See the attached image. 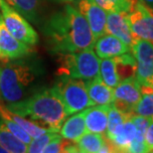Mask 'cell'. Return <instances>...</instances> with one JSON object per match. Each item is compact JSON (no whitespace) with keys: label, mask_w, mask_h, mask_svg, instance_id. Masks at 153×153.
Masks as SVG:
<instances>
[{"label":"cell","mask_w":153,"mask_h":153,"mask_svg":"<svg viewBox=\"0 0 153 153\" xmlns=\"http://www.w3.org/2000/svg\"><path fill=\"white\" fill-rule=\"evenodd\" d=\"M40 27L52 54L93 49L96 41L85 18L71 3L46 18Z\"/></svg>","instance_id":"1"},{"label":"cell","mask_w":153,"mask_h":153,"mask_svg":"<svg viewBox=\"0 0 153 153\" xmlns=\"http://www.w3.org/2000/svg\"><path fill=\"white\" fill-rule=\"evenodd\" d=\"M28 57L15 60L0 58V102H17L39 90L38 81L44 70L39 61Z\"/></svg>","instance_id":"2"},{"label":"cell","mask_w":153,"mask_h":153,"mask_svg":"<svg viewBox=\"0 0 153 153\" xmlns=\"http://www.w3.org/2000/svg\"><path fill=\"white\" fill-rule=\"evenodd\" d=\"M5 105L14 114L56 132H59L63 122L69 116L55 85L39 88L24 100Z\"/></svg>","instance_id":"3"},{"label":"cell","mask_w":153,"mask_h":153,"mask_svg":"<svg viewBox=\"0 0 153 153\" xmlns=\"http://www.w3.org/2000/svg\"><path fill=\"white\" fill-rule=\"evenodd\" d=\"M59 68L56 75L58 76L79 79L82 81L99 76L100 58L94 49H87L74 53L59 55Z\"/></svg>","instance_id":"4"},{"label":"cell","mask_w":153,"mask_h":153,"mask_svg":"<svg viewBox=\"0 0 153 153\" xmlns=\"http://www.w3.org/2000/svg\"><path fill=\"white\" fill-rule=\"evenodd\" d=\"M55 87L63 100L68 115L94 105L88 97L85 82L82 79L59 76Z\"/></svg>","instance_id":"5"},{"label":"cell","mask_w":153,"mask_h":153,"mask_svg":"<svg viewBox=\"0 0 153 153\" xmlns=\"http://www.w3.org/2000/svg\"><path fill=\"white\" fill-rule=\"evenodd\" d=\"M0 13L5 26L15 38L33 47L37 45L39 35L36 30L23 15L15 10L5 0H0Z\"/></svg>","instance_id":"6"},{"label":"cell","mask_w":153,"mask_h":153,"mask_svg":"<svg viewBox=\"0 0 153 153\" xmlns=\"http://www.w3.org/2000/svg\"><path fill=\"white\" fill-rule=\"evenodd\" d=\"M131 53L136 61L135 79L139 85L153 87V44L142 39L134 40Z\"/></svg>","instance_id":"7"},{"label":"cell","mask_w":153,"mask_h":153,"mask_svg":"<svg viewBox=\"0 0 153 153\" xmlns=\"http://www.w3.org/2000/svg\"><path fill=\"white\" fill-rule=\"evenodd\" d=\"M126 17L133 37L153 44V9L137 0Z\"/></svg>","instance_id":"8"},{"label":"cell","mask_w":153,"mask_h":153,"mask_svg":"<svg viewBox=\"0 0 153 153\" xmlns=\"http://www.w3.org/2000/svg\"><path fill=\"white\" fill-rule=\"evenodd\" d=\"M114 96L111 105L125 114H133V109L141 97L140 85L135 76L119 82L114 88Z\"/></svg>","instance_id":"9"},{"label":"cell","mask_w":153,"mask_h":153,"mask_svg":"<svg viewBox=\"0 0 153 153\" xmlns=\"http://www.w3.org/2000/svg\"><path fill=\"white\" fill-rule=\"evenodd\" d=\"M75 7L85 18L90 25L94 39L105 34L108 12L97 4L94 0H76Z\"/></svg>","instance_id":"10"},{"label":"cell","mask_w":153,"mask_h":153,"mask_svg":"<svg viewBox=\"0 0 153 153\" xmlns=\"http://www.w3.org/2000/svg\"><path fill=\"white\" fill-rule=\"evenodd\" d=\"M32 47L15 38L5 26L0 13V58L1 59L15 60L30 56Z\"/></svg>","instance_id":"11"},{"label":"cell","mask_w":153,"mask_h":153,"mask_svg":"<svg viewBox=\"0 0 153 153\" xmlns=\"http://www.w3.org/2000/svg\"><path fill=\"white\" fill-rule=\"evenodd\" d=\"M126 14L124 12H108L106 16L105 33L115 36L131 48L135 38L130 30Z\"/></svg>","instance_id":"12"},{"label":"cell","mask_w":153,"mask_h":153,"mask_svg":"<svg viewBox=\"0 0 153 153\" xmlns=\"http://www.w3.org/2000/svg\"><path fill=\"white\" fill-rule=\"evenodd\" d=\"M93 49L100 59L114 58L131 52V48L129 46L124 44L121 40L116 38L115 36L108 34V33L96 39Z\"/></svg>","instance_id":"13"},{"label":"cell","mask_w":153,"mask_h":153,"mask_svg":"<svg viewBox=\"0 0 153 153\" xmlns=\"http://www.w3.org/2000/svg\"><path fill=\"white\" fill-rule=\"evenodd\" d=\"M5 1L34 25L41 26V24L44 22V3L46 0H5Z\"/></svg>","instance_id":"14"},{"label":"cell","mask_w":153,"mask_h":153,"mask_svg":"<svg viewBox=\"0 0 153 153\" xmlns=\"http://www.w3.org/2000/svg\"><path fill=\"white\" fill-rule=\"evenodd\" d=\"M109 105H91L85 109V123L87 131L105 135Z\"/></svg>","instance_id":"15"},{"label":"cell","mask_w":153,"mask_h":153,"mask_svg":"<svg viewBox=\"0 0 153 153\" xmlns=\"http://www.w3.org/2000/svg\"><path fill=\"white\" fill-rule=\"evenodd\" d=\"M85 87L94 105H109L114 102V88L106 85L100 76L85 81Z\"/></svg>","instance_id":"16"},{"label":"cell","mask_w":153,"mask_h":153,"mask_svg":"<svg viewBox=\"0 0 153 153\" xmlns=\"http://www.w3.org/2000/svg\"><path fill=\"white\" fill-rule=\"evenodd\" d=\"M84 111L73 114L65 119L59 130V133L63 138L76 142L82 134L87 132Z\"/></svg>","instance_id":"17"},{"label":"cell","mask_w":153,"mask_h":153,"mask_svg":"<svg viewBox=\"0 0 153 153\" xmlns=\"http://www.w3.org/2000/svg\"><path fill=\"white\" fill-rule=\"evenodd\" d=\"M135 134L136 127L130 116L122 123L111 138L106 139L111 141L115 149V152H128L131 143L135 138Z\"/></svg>","instance_id":"18"},{"label":"cell","mask_w":153,"mask_h":153,"mask_svg":"<svg viewBox=\"0 0 153 153\" xmlns=\"http://www.w3.org/2000/svg\"><path fill=\"white\" fill-rule=\"evenodd\" d=\"M0 145L7 153H25L27 152V144L18 139L6 126L0 118Z\"/></svg>","instance_id":"19"},{"label":"cell","mask_w":153,"mask_h":153,"mask_svg":"<svg viewBox=\"0 0 153 153\" xmlns=\"http://www.w3.org/2000/svg\"><path fill=\"white\" fill-rule=\"evenodd\" d=\"M105 142V135L87 131L76 143L81 153H100Z\"/></svg>","instance_id":"20"},{"label":"cell","mask_w":153,"mask_h":153,"mask_svg":"<svg viewBox=\"0 0 153 153\" xmlns=\"http://www.w3.org/2000/svg\"><path fill=\"white\" fill-rule=\"evenodd\" d=\"M116 71L120 81L129 78H134L136 72V61L131 52L114 57Z\"/></svg>","instance_id":"21"},{"label":"cell","mask_w":153,"mask_h":153,"mask_svg":"<svg viewBox=\"0 0 153 153\" xmlns=\"http://www.w3.org/2000/svg\"><path fill=\"white\" fill-rule=\"evenodd\" d=\"M100 78L106 85L114 88L120 82L114 58H105L100 61Z\"/></svg>","instance_id":"22"},{"label":"cell","mask_w":153,"mask_h":153,"mask_svg":"<svg viewBox=\"0 0 153 153\" xmlns=\"http://www.w3.org/2000/svg\"><path fill=\"white\" fill-rule=\"evenodd\" d=\"M139 85L141 97L133 109V114L151 117L153 115V87Z\"/></svg>","instance_id":"23"},{"label":"cell","mask_w":153,"mask_h":153,"mask_svg":"<svg viewBox=\"0 0 153 153\" xmlns=\"http://www.w3.org/2000/svg\"><path fill=\"white\" fill-rule=\"evenodd\" d=\"M132 114H128L125 112L119 111L118 108H116L114 105H109L108 109V129L105 132L106 138H111L114 135V132L121 126L122 123L126 120L127 118H129Z\"/></svg>","instance_id":"24"},{"label":"cell","mask_w":153,"mask_h":153,"mask_svg":"<svg viewBox=\"0 0 153 153\" xmlns=\"http://www.w3.org/2000/svg\"><path fill=\"white\" fill-rule=\"evenodd\" d=\"M97 5L108 12H124L128 13L137 0H94Z\"/></svg>","instance_id":"25"},{"label":"cell","mask_w":153,"mask_h":153,"mask_svg":"<svg viewBox=\"0 0 153 153\" xmlns=\"http://www.w3.org/2000/svg\"><path fill=\"white\" fill-rule=\"evenodd\" d=\"M59 132L55 131H49L42 135H40L36 138H33L31 142L27 145V152L29 153H41L44 150V148L47 146L53 138H55Z\"/></svg>","instance_id":"26"},{"label":"cell","mask_w":153,"mask_h":153,"mask_svg":"<svg viewBox=\"0 0 153 153\" xmlns=\"http://www.w3.org/2000/svg\"><path fill=\"white\" fill-rule=\"evenodd\" d=\"M69 140L63 138L59 133L58 135L50 141V143L44 148L43 152L44 153H65V147Z\"/></svg>","instance_id":"27"},{"label":"cell","mask_w":153,"mask_h":153,"mask_svg":"<svg viewBox=\"0 0 153 153\" xmlns=\"http://www.w3.org/2000/svg\"><path fill=\"white\" fill-rule=\"evenodd\" d=\"M144 143L147 152H153V115L151 116V121L144 133Z\"/></svg>","instance_id":"28"},{"label":"cell","mask_w":153,"mask_h":153,"mask_svg":"<svg viewBox=\"0 0 153 153\" xmlns=\"http://www.w3.org/2000/svg\"><path fill=\"white\" fill-rule=\"evenodd\" d=\"M48 1H52V2H56V3H73L75 2L76 0H48Z\"/></svg>","instance_id":"29"},{"label":"cell","mask_w":153,"mask_h":153,"mask_svg":"<svg viewBox=\"0 0 153 153\" xmlns=\"http://www.w3.org/2000/svg\"><path fill=\"white\" fill-rule=\"evenodd\" d=\"M140 1L144 2V4H146L147 6H149L150 8L153 9V0H140Z\"/></svg>","instance_id":"30"},{"label":"cell","mask_w":153,"mask_h":153,"mask_svg":"<svg viewBox=\"0 0 153 153\" xmlns=\"http://www.w3.org/2000/svg\"><path fill=\"white\" fill-rule=\"evenodd\" d=\"M0 153H7V151H6L5 149L3 148L1 145H0Z\"/></svg>","instance_id":"31"}]
</instances>
